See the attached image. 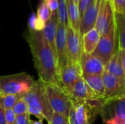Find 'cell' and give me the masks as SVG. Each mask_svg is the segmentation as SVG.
Here are the masks:
<instances>
[{"mask_svg": "<svg viewBox=\"0 0 125 124\" xmlns=\"http://www.w3.org/2000/svg\"><path fill=\"white\" fill-rule=\"evenodd\" d=\"M81 77L89 86V88L100 97H104L105 88L102 75L81 74ZM105 98V97H104Z\"/></svg>", "mask_w": 125, "mask_h": 124, "instance_id": "obj_18", "label": "cell"}, {"mask_svg": "<svg viewBox=\"0 0 125 124\" xmlns=\"http://www.w3.org/2000/svg\"><path fill=\"white\" fill-rule=\"evenodd\" d=\"M69 121H70V124H78L76 121L75 119V110H74V107L73 105H72L70 110V113H69Z\"/></svg>", "mask_w": 125, "mask_h": 124, "instance_id": "obj_32", "label": "cell"}, {"mask_svg": "<svg viewBox=\"0 0 125 124\" xmlns=\"http://www.w3.org/2000/svg\"><path fill=\"white\" fill-rule=\"evenodd\" d=\"M70 95L74 100L77 101H92L95 99H102L104 97L98 96L86 83L83 79L81 77L74 86Z\"/></svg>", "mask_w": 125, "mask_h": 124, "instance_id": "obj_14", "label": "cell"}, {"mask_svg": "<svg viewBox=\"0 0 125 124\" xmlns=\"http://www.w3.org/2000/svg\"><path fill=\"white\" fill-rule=\"evenodd\" d=\"M52 12H51V10L48 8V7L45 4V1L42 0L39 4V6H38L36 17L40 20H41L42 23H45L49 20V18H51Z\"/></svg>", "mask_w": 125, "mask_h": 124, "instance_id": "obj_22", "label": "cell"}, {"mask_svg": "<svg viewBox=\"0 0 125 124\" xmlns=\"http://www.w3.org/2000/svg\"><path fill=\"white\" fill-rule=\"evenodd\" d=\"M79 66L82 73L89 75H103L105 70V64L103 61L93 54L82 53Z\"/></svg>", "mask_w": 125, "mask_h": 124, "instance_id": "obj_13", "label": "cell"}, {"mask_svg": "<svg viewBox=\"0 0 125 124\" xmlns=\"http://www.w3.org/2000/svg\"><path fill=\"white\" fill-rule=\"evenodd\" d=\"M114 20L116 28L118 48L125 50V14L114 12Z\"/></svg>", "mask_w": 125, "mask_h": 124, "instance_id": "obj_20", "label": "cell"}, {"mask_svg": "<svg viewBox=\"0 0 125 124\" xmlns=\"http://www.w3.org/2000/svg\"><path fill=\"white\" fill-rule=\"evenodd\" d=\"M93 1H94V0H80V2H79L78 7L81 18L84 14V12L88 10V8L92 4Z\"/></svg>", "mask_w": 125, "mask_h": 124, "instance_id": "obj_28", "label": "cell"}, {"mask_svg": "<svg viewBox=\"0 0 125 124\" xmlns=\"http://www.w3.org/2000/svg\"><path fill=\"white\" fill-rule=\"evenodd\" d=\"M114 12L125 14V0H108Z\"/></svg>", "mask_w": 125, "mask_h": 124, "instance_id": "obj_26", "label": "cell"}, {"mask_svg": "<svg viewBox=\"0 0 125 124\" xmlns=\"http://www.w3.org/2000/svg\"><path fill=\"white\" fill-rule=\"evenodd\" d=\"M119 58L122 66L125 69V50H119Z\"/></svg>", "mask_w": 125, "mask_h": 124, "instance_id": "obj_33", "label": "cell"}, {"mask_svg": "<svg viewBox=\"0 0 125 124\" xmlns=\"http://www.w3.org/2000/svg\"><path fill=\"white\" fill-rule=\"evenodd\" d=\"M44 23H42L41 20H40L37 17L36 15L34 13L30 16L29 20V30H33V31H41L43 30L45 27Z\"/></svg>", "mask_w": 125, "mask_h": 124, "instance_id": "obj_24", "label": "cell"}, {"mask_svg": "<svg viewBox=\"0 0 125 124\" xmlns=\"http://www.w3.org/2000/svg\"><path fill=\"white\" fill-rule=\"evenodd\" d=\"M12 110L16 115V116L28 113V105L23 99V97L18 99V101L12 107Z\"/></svg>", "mask_w": 125, "mask_h": 124, "instance_id": "obj_25", "label": "cell"}, {"mask_svg": "<svg viewBox=\"0 0 125 124\" xmlns=\"http://www.w3.org/2000/svg\"><path fill=\"white\" fill-rule=\"evenodd\" d=\"M23 97V96L16 95H1L0 96V107L4 110L12 109L13 106L16 103L18 99Z\"/></svg>", "mask_w": 125, "mask_h": 124, "instance_id": "obj_23", "label": "cell"}, {"mask_svg": "<svg viewBox=\"0 0 125 124\" xmlns=\"http://www.w3.org/2000/svg\"><path fill=\"white\" fill-rule=\"evenodd\" d=\"M66 26L58 23L55 39L56 56L58 70L67 65L70 62L67 50V33Z\"/></svg>", "mask_w": 125, "mask_h": 124, "instance_id": "obj_8", "label": "cell"}, {"mask_svg": "<svg viewBox=\"0 0 125 124\" xmlns=\"http://www.w3.org/2000/svg\"><path fill=\"white\" fill-rule=\"evenodd\" d=\"M28 105V113L37 117L39 121L45 120L50 124L53 111L50 105L45 90V83L38 79L30 90L23 96Z\"/></svg>", "mask_w": 125, "mask_h": 124, "instance_id": "obj_2", "label": "cell"}, {"mask_svg": "<svg viewBox=\"0 0 125 124\" xmlns=\"http://www.w3.org/2000/svg\"><path fill=\"white\" fill-rule=\"evenodd\" d=\"M73 2L76 4V5H78V4H79V2H80V0H73Z\"/></svg>", "mask_w": 125, "mask_h": 124, "instance_id": "obj_36", "label": "cell"}, {"mask_svg": "<svg viewBox=\"0 0 125 124\" xmlns=\"http://www.w3.org/2000/svg\"><path fill=\"white\" fill-rule=\"evenodd\" d=\"M57 25H58V18H57L56 11H55L52 12L51 18L45 23V27L42 31L44 37L46 42H48V45L50 46L51 50L53 51L54 56H56H56L55 39H56V35L57 31Z\"/></svg>", "mask_w": 125, "mask_h": 124, "instance_id": "obj_15", "label": "cell"}, {"mask_svg": "<svg viewBox=\"0 0 125 124\" xmlns=\"http://www.w3.org/2000/svg\"><path fill=\"white\" fill-rule=\"evenodd\" d=\"M100 39V35L95 29L83 34L81 37L83 52L89 55L92 54L98 45Z\"/></svg>", "mask_w": 125, "mask_h": 124, "instance_id": "obj_16", "label": "cell"}, {"mask_svg": "<svg viewBox=\"0 0 125 124\" xmlns=\"http://www.w3.org/2000/svg\"><path fill=\"white\" fill-rule=\"evenodd\" d=\"M100 115L104 124H125V98L106 99Z\"/></svg>", "mask_w": 125, "mask_h": 124, "instance_id": "obj_6", "label": "cell"}, {"mask_svg": "<svg viewBox=\"0 0 125 124\" xmlns=\"http://www.w3.org/2000/svg\"><path fill=\"white\" fill-rule=\"evenodd\" d=\"M114 18V12L108 0H102L97 19L94 29L98 31L100 37L108 31Z\"/></svg>", "mask_w": 125, "mask_h": 124, "instance_id": "obj_11", "label": "cell"}, {"mask_svg": "<svg viewBox=\"0 0 125 124\" xmlns=\"http://www.w3.org/2000/svg\"><path fill=\"white\" fill-rule=\"evenodd\" d=\"M51 12H55L58 7V0H44Z\"/></svg>", "mask_w": 125, "mask_h": 124, "instance_id": "obj_31", "label": "cell"}, {"mask_svg": "<svg viewBox=\"0 0 125 124\" xmlns=\"http://www.w3.org/2000/svg\"><path fill=\"white\" fill-rule=\"evenodd\" d=\"M67 50L70 63L79 65L81 56L83 53L81 37L78 32L75 31L70 26L66 28Z\"/></svg>", "mask_w": 125, "mask_h": 124, "instance_id": "obj_9", "label": "cell"}, {"mask_svg": "<svg viewBox=\"0 0 125 124\" xmlns=\"http://www.w3.org/2000/svg\"><path fill=\"white\" fill-rule=\"evenodd\" d=\"M0 124H7L4 115V110L0 107Z\"/></svg>", "mask_w": 125, "mask_h": 124, "instance_id": "obj_34", "label": "cell"}, {"mask_svg": "<svg viewBox=\"0 0 125 124\" xmlns=\"http://www.w3.org/2000/svg\"><path fill=\"white\" fill-rule=\"evenodd\" d=\"M48 124H70V121L68 117L62 114L53 113L51 121Z\"/></svg>", "mask_w": 125, "mask_h": 124, "instance_id": "obj_27", "label": "cell"}, {"mask_svg": "<svg viewBox=\"0 0 125 124\" xmlns=\"http://www.w3.org/2000/svg\"><path fill=\"white\" fill-rule=\"evenodd\" d=\"M81 74L79 65L69 63L59 70V84L70 94L76 82L81 77Z\"/></svg>", "mask_w": 125, "mask_h": 124, "instance_id": "obj_10", "label": "cell"}, {"mask_svg": "<svg viewBox=\"0 0 125 124\" xmlns=\"http://www.w3.org/2000/svg\"><path fill=\"white\" fill-rule=\"evenodd\" d=\"M45 90L53 113L68 117L73 105L71 95L59 83H45Z\"/></svg>", "mask_w": 125, "mask_h": 124, "instance_id": "obj_4", "label": "cell"}, {"mask_svg": "<svg viewBox=\"0 0 125 124\" xmlns=\"http://www.w3.org/2000/svg\"><path fill=\"white\" fill-rule=\"evenodd\" d=\"M29 124H43V123L41 121H31L30 120Z\"/></svg>", "mask_w": 125, "mask_h": 124, "instance_id": "obj_35", "label": "cell"}, {"mask_svg": "<svg viewBox=\"0 0 125 124\" xmlns=\"http://www.w3.org/2000/svg\"><path fill=\"white\" fill-rule=\"evenodd\" d=\"M104 71L118 77L125 79V69L122 67L120 61L119 48L116 49L114 55L109 59V61L105 64Z\"/></svg>", "mask_w": 125, "mask_h": 124, "instance_id": "obj_17", "label": "cell"}, {"mask_svg": "<svg viewBox=\"0 0 125 124\" xmlns=\"http://www.w3.org/2000/svg\"><path fill=\"white\" fill-rule=\"evenodd\" d=\"M105 92L107 99H119L125 98V79L118 77L107 72L102 75Z\"/></svg>", "mask_w": 125, "mask_h": 124, "instance_id": "obj_7", "label": "cell"}, {"mask_svg": "<svg viewBox=\"0 0 125 124\" xmlns=\"http://www.w3.org/2000/svg\"><path fill=\"white\" fill-rule=\"evenodd\" d=\"M4 115L7 124H14L16 118V115L13 112L12 109L4 110Z\"/></svg>", "mask_w": 125, "mask_h": 124, "instance_id": "obj_29", "label": "cell"}, {"mask_svg": "<svg viewBox=\"0 0 125 124\" xmlns=\"http://www.w3.org/2000/svg\"><path fill=\"white\" fill-rule=\"evenodd\" d=\"M34 78L26 72L0 76V96H23L31 88Z\"/></svg>", "mask_w": 125, "mask_h": 124, "instance_id": "obj_3", "label": "cell"}, {"mask_svg": "<svg viewBox=\"0 0 125 124\" xmlns=\"http://www.w3.org/2000/svg\"><path fill=\"white\" fill-rule=\"evenodd\" d=\"M29 121H30V115L29 113H26L23 115L16 116L14 124H29Z\"/></svg>", "mask_w": 125, "mask_h": 124, "instance_id": "obj_30", "label": "cell"}, {"mask_svg": "<svg viewBox=\"0 0 125 124\" xmlns=\"http://www.w3.org/2000/svg\"><path fill=\"white\" fill-rule=\"evenodd\" d=\"M56 14L58 23L65 26L66 27L69 26L66 0H58V7L56 10Z\"/></svg>", "mask_w": 125, "mask_h": 124, "instance_id": "obj_21", "label": "cell"}, {"mask_svg": "<svg viewBox=\"0 0 125 124\" xmlns=\"http://www.w3.org/2000/svg\"><path fill=\"white\" fill-rule=\"evenodd\" d=\"M101 1L102 0H94L92 4L81 16L79 27V34L81 37L83 34L94 29Z\"/></svg>", "mask_w": 125, "mask_h": 124, "instance_id": "obj_12", "label": "cell"}, {"mask_svg": "<svg viewBox=\"0 0 125 124\" xmlns=\"http://www.w3.org/2000/svg\"><path fill=\"white\" fill-rule=\"evenodd\" d=\"M24 37L29 45L39 79L46 84L59 83L56 58L42 31L28 29Z\"/></svg>", "mask_w": 125, "mask_h": 124, "instance_id": "obj_1", "label": "cell"}, {"mask_svg": "<svg viewBox=\"0 0 125 124\" xmlns=\"http://www.w3.org/2000/svg\"><path fill=\"white\" fill-rule=\"evenodd\" d=\"M67 16L69 21V26H70L75 31L79 33L81 15L78 5H76L73 0H66Z\"/></svg>", "mask_w": 125, "mask_h": 124, "instance_id": "obj_19", "label": "cell"}, {"mask_svg": "<svg viewBox=\"0 0 125 124\" xmlns=\"http://www.w3.org/2000/svg\"><path fill=\"white\" fill-rule=\"evenodd\" d=\"M117 42L116 28L114 18L108 31L105 34L100 37L98 45L92 54L100 58L105 64L118 48H116Z\"/></svg>", "mask_w": 125, "mask_h": 124, "instance_id": "obj_5", "label": "cell"}]
</instances>
